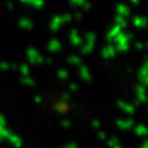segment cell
<instances>
[{
    "mask_svg": "<svg viewBox=\"0 0 148 148\" xmlns=\"http://www.w3.org/2000/svg\"><path fill=\"white\" fill-rule=\"evenodd\" d=\"M147 18L146 16H134L133 20H132V23L134 27L139 28V29H142L147 26Z\"/></svg>",
    "mask_w": 148,
    "mask_h": 148,
    "instance_id": "cell-13",
    "label": "cell"
},
{
    "mask_svg": "<svg viewBox=\"0 0 148 148\" xmlns=\"http://www.w3.org/2000/svg\"><path fill=\"white\" fill-rule=\"evenodd\" d=\"M20 72H21V75H22V77H27V76H29V65L27 64V63H23V64H21L20 65Z\"/></svg>",
    "mask_w": 148,
    "mask_h": 148,
    "instance_id": "cell-26",
    "label": "cell"
},
{
    "mask_svg": "<svg viewBox=\"0 0 148 148\" xmlns=\"http://www.w3.org/2000/svg\"><path fill=\"white\" fill-rule=\"evenodd\" d=\"M34 101H35L36 104H41V103H42V98H41L40 96H35V97H34Z\"/></svg>",
    "mask_w": 148,
    "mask_h": 148,
    "instance_id": "cell-43",
    "label": "cell"
},
{
    "mask_svg": "<svg viewBox=\"0 0 148 148\" xmlns=\"http://www.w3.org/2000/svg\"><path fill=\"white\" fill-rule=\"evenodd\" d=\"M113 148H123L120 145H118V146H116V147H113Z\"/></svg>",
    "mask_w": 148,
    "mask_h": 148,
    "instance_id": "cell-51",
    "label": "cell"
},
{
    "mask_svg": "<svg viewBox=\"0 0 148 148\" xmlns=\"http://www.w3.org/2000/svg\"><path fill=\"white\" fill-rule=\"evenodd\" d=\"M83 36L79 35L77 29H71L70 34H69V41L73 47H82L83 46Z\"/></svg>",
    "mask_w": 148,
    "mask_h": 148,
    "instance_id": "cell-3",
    "label": "cell"
},
{
    "mask_svg": "<svg viewBox=\"0 0 148 148\" xmlns=\"http://www.w3.org/2000/svg\"><path fill=\"white\" fill-rule=\"evenodd\" d=\"M139 105H140V101L135 99V100H134V104H133V106H134V107H136V106H139Z\"/></svg>",
    "mask_w": 148,
    "mask_h": 148,
    "instance_id": "cell-48",
    "label": "cell"
},
{
    "mask_svg": "<svg viewBox=\"0 0 148 148\" xmlns=\"http://www.w3.org/2000/svg\"><path fill=\"white\" fill-rule=\"evenodd\" d=\"M84 3H85V0H71L70 6H72V7H82Z\"/></svg>",
    "mask_w": 148,
    "mask_h": 148,
    "instance_id": "cell-31",
    "label": "cell"
},
{
    "mask_svg": "<svg viewBox=\"0 0 148 148\" xmlns=\"http://www.w3.org/2000/svg\"><path fill=\"white\" fill-rule=\"evenodd\" d=\"M6 8L11 11V10H13V8H14V5H13L12 3H7V4H6Z\"/></svg>",
    "mask_w": 148,
    "mask_h": 148,
    "instance_id": "cell-46",
    "label": "cell"
},
{
    "mask_svg": "<svg viewBox=\"0 0 148 148\" xmlns=\"http://www.w3.org/2000/svg\"><path fill=\"white\" fill-rule=\"evenodd\" d=\"M114 21H116V25H118L121 29H124V28H126L127 27V20L126 19H124L123 16H119V15H117L116 16V19H114Z\"/></svg>",
    "mask_w": 148,
    "mask_h": 148,
    "instance_id": "cell-24",
    "label": "cell"
},
{
    "mask_svg": "<svg viewBox=\"0 0 148 148\" xmlns=\"http://www.w3.org/2000/svg\"><path fill=\"white\" fill-rule=\"evenodd\" d=\"M63 148H78V146H77V143H75V142H70V143L65 145Z\"/></svg>",
    "mask_w": 148,
    "mask_h": 148,
    "instance_id": "cell-39",
    "label": "cell"
},
{
    "mask_svg": "<svg viewBox=\"0 0 148 148\" xmlns=\"http://www.w3.org/2000/svg\"><path fill=\"white\" fill-rule=\"evenodd\" d=\"M127 72H132V69L131 68H127Z\"/></svg>",
    "mask_w": 148,
    "mask_h": 148,
    "instance_id": "cell-50",
    "label": "cell"
},
{
    "mask_svg": "<svg viewBox=\"0 0 148 148\" xmlns=\"http://www.w3.org/2000/svg\"><path fill=\"white\" fill-rule=\"evenodd\" d=\"M0 69L1 70H8L10 69V64L7 62H0Z\"/></svg>",
    "mask_w": 148,
    "mask_h": 148,
    "instance_id": "cell-35",
    "label": "cell"
},
{
    "mask_svg": "<svg viewBox=\"0 0 148 148\" xmlns=\"http://www.w3.org/2000/svg\"><path fill=\"white\" fill-rule=\"evenodd\" d=\"M116 11H117V15L123 16L124 19H126V18H128V16L131 15V10H130V7L126 6V5H124V4H118V5L116 6Z\"/></svg>",
    "mask_w": 148,
    "mask_h": 148,
    "instance_id": "cell-10",
    "label": "cell"
},
{
    "mask_svg": "<svg viewBox=\"0 0 148 148\" xmlns=\"http://www.w3.org/2000/svg\"><path fill=\"white\" fill-rule=\"evenodd\" d=\"M116 54H117V51H116L113 45H107L106 47H104V48L101 49V53H100L101 57L105 58V60L113 58V57L116 56Z\"/></svg>",
    "mask_w": 148,
    "mask_h": 148,
    "instance_id": "cell-5",
    "label": "cell"
},
{
    "mask_svg": "<svg viewBox=\"0 0 148 148\" xmlns=\"http://www.w3.org/2000/svg\"><path fill=\"white\" fill-rule=\"evenodd\" d=\"M116 125L121 131H127L134 126V120L133 119H118L116 121Z\"/></svg>",
    "mask_w": 148,
    "mask_h": 148,
    "instance_id": "cell-7",
    "label": "cell"
},
{
    "mask_svg": "<svg viewBox=\"0 0 148 148\" xmlns=\"http://www.w3.org/2000/svg\"><path fill=\"white\" fill-rule=\"evenodd\" d=\"M123 32V29L118 26V25H114L112 28H111L107 33H106V41L107 42H112L116 38H117V35L120 34Z\"/></svg>",
    "mask_w": 148,
    "mask_h": 148,
    "instance_id": "cell-8",
    "label": "cell"
},
{
    "mask_svg": "<svg viewBox=\"0 0 148 148\" xmlns=\"http://www.w3.org/2000/svg\"><path fill=\"white\" fill-rule=\"evenodd\" d=\"M61 125H62V127H64V128H69V127L71 126V121L68 120V119H63V120L61 121Z\"/></svg>",
    "mask_w": 148,
    "mask_h": 148,
    "instance_id": "cell-33",
    "label": "cell"
},
{
    "mask_svg": "<svg viewBox=\"0 0 148 148\" xmlns=\"http://www.w3.org/2000/svg\"><path fill=\"white\" fill-rule=\"evenodd\" d=\"M26 55L28 57V61L30 64L33 65H40L45 63V57L39 53V50L34 48V47H29L26 50Z\"/></svg>",
    "mask_w": 148,
    "mask_h": 148,
    "instance_id": "cell-1",
    "label": "cell"
},
{
    "mask_svg": "<svg viewBox=\"0 0 148 148\" xmlns=\"http://www.w3.org/2000/svg\"><path fill=\"white\" fill-rule=\"evenodd\" d=\"M21 4L25 5H29L36 10H41L45 6V1L43 0H21Z\"/></svg>",
    "mask_w": 148,
    "mask_h": 148,
    "instance_id": "cell-14",
    "label": "cell"
},
{
    "mask_svg": "<svg viewBox=\"0 0 148 148\" xmlns=\"http://www.w3.org/2000/svg\"><path fill=\"white\" fill-rule=\"evenodd\" d=\"M57 77H58L60 79H62V81H65V79L69 77L68 70H65V69H58V70H57Z\"/></svg>",
    "mask_w": 148,
    "mask_h": 148,
    "instance_id": "cell-27",
    "label": "cell"
},
{
    "mask_svg": "<svg viewBox=\"0 0 148 148\" xmlns=\"http://www.w3.org/2000/svg\"><path fill=\"white\" fill-rule=\"evenodd\" d=\"M95 49V43H83V46L81 47V54L82 55H89Z\"/></svg>",
    "mask_w": 148,
    "mask_h": 148,
    "instance_id": "cell-19",
    "label": "cell"
},
{
    "mask_svg": "<svg viewBox=\"0 0 148 148\" xmlns=\"http://www.w3.org/2000/svg\"><path fill=\"white\" fill-rule=\"evenodd\" d=\"M145 47H146V45L142 43V42H136L135 43V49H138V50H142Z\"/></svg>",
    "mask_w": 148,
    "mask_h": 148,
    "instance_id": "cell-37",
    "label": "cell"
},
{
    "mask_svg": "<svg viewBox=\"0 0 148 148\" xmlns=\"http://www.w3.org/2000/svg\"><path fill=\"white\" fill-rule=\"evenodd\" d=\"M0 126H6V119L1 113H0Z\"/></svg>",
    "mask_w": 148,
    "mask_h": 148,
    "instance_id": "cell-41",
    "label": "cell"
},
{
    "mask_svg": "<svg viewBox=\"0 0 148 148\" xmlns=\"http://www.w3.org/2000/svg\"><path fill=\"white\" fill-rule=\"evenodd\" d=\"M61 20H62V23H68V22L72 21V20H73V18H72V15H71V14L65 13V14L61 15Z\"/></svg>",
    "mask_w": 148,
    "mask_h": 148,
    "instance_id": "cell-30",
    "label": "cell"
},
{
    "mask_svg": "<svg viewBox=\"0 0 148 148\" xmlns=\"http://www.w3.org/2000/svg\"><path fill=\"white\" fill-rule=\"evenodd\" d=\"M19 27L22 28V29H27V30H32L33 27H34V23L33 21L29 19V18H21L18 22Z\"/></svg>",
    "mask_w": 148,
    "mask_h": 148,
    "instance_id": "cell-16",
    "label": "cell"
},
{
    "mask_svg": "<svg viewBox=\"0 0 148 148\" xmlns=\"http://www.w3.org/2000/svg\"><path fill=\"white\" fill-rule=\"evenodd\" d=\"M61 99H62V101H69L70 100V93L69 92H62L61 93Z\"/></svg>",
    "mask_w": 148,
    "mask_h": 148,
    "instance_id": "cell-32",
    "label": "cell"
},
{
    "mask_svg": "<svg viewBox=\"0 0 148 148\" xmlns=\"http://www.w3.org/2000/svg\"><path fill=\"white\" fill-rule=\"evenodd\" d=\"M6 140H7L8 142H11L15 148H21V146H22V139H21L20 136H18V135L13 134V133H11L10 136H8Z\"/></svg>",
    "mask_w": 148,
    "mask_h": 148,
    "instance_id": "cell-17",
    "label": "cell"
},
{
    "mask_svg": "<svg viewBox=\"0 0 148 148\" xmlns=\"http://www.w3.org/2000/svg\"><path fill=\"white\" fill-rule=\"evenodd\" d=\"M107 145H108L111 148H113V147L118 146V145H119V138H118V136H112L111 139H108Z\"/></svg>",
    "mask_w": 148,
    "mask_h": 148,
    "instance_id": "cell-29",
    "label": "cell"
},
{
    "mask_svg": "<svg viewBox=\"0 0 148 148\" xmlns=\"http://www.w3.org/2000/svg\"><path fill=\"white\" fill-rule=\"evenodd\" d=\"M91 125H92V127H95V128H99V127H100V121H99L98 119H93V120L91 121Z\"/></svg>",
    "mask_w": 148,
    "mask_h": 148,
    "instance_id": "cell-36",
    "label": "cell"
},
{
    "mask_svg": "<svg viewBox=\"0 0 148 148\" xmlns=\"http://www.w3.org/2000/svg\"><path fill=\"white\" fill-rule=\"evenodd\" d=\"M139 148H148V141H147V140H143L142 145H141Z\"/></svg>",
    "mask_w": 148,
    "mask_h": 148,
    "instance_id": "cell-45",
    "label": "cell"
},
{
    "mask_svg": "<svg viewBox=\"0 0 148 148\" xmlns=\"http://www.w3.org/2000/svg\"><path fill=\"white\" fill-rule=\"evenodd\" d=\"M98 138L100 140H106V134L103 131H98Z\"/></svg>",
    "mask_w": 148,
    "mask_h": 148,
    "instance_id": "cell-40",
    "label": "cell"
},
{
    "mask_svg": "<svg viewBox=\"0 0 148 148\" xmlns=\"http://www.w3.org/2000/svg\"><path fill=\"white\" fill-rule=\"evenodd\" d=\"M66 62H68L70 65H78V66H79V65L83 64L82 58H81V56H78V55H70V56H68Z\"/></svg>",
    "mask_w": 148,
    "mask_h": 148,
    "instance_id": "cell-18",
    "label": "cell"
},
{
    "mask_svg": "<svg viewBox=\"0 0 148 148\" xmlns=\"http://www.w3.org/2000/svg\"><path fill=\"white\" fill-rule=\"evenodd\" d=\"M55 108L57 110V112L60 113H65L66 112V110H68V103L66 101H60L55 105Z\"/></svg>",
    "mask_w": 148,
    "mask_h": 148,
    "instance_id": "cell-22",
    "label": "cell"
},
{
    "mask_svg": "<svg viewBox=\"0 0 148 148\" xmlns=\"http://www.w3.org/2000/svg\"><path fill=\"white\" fill-rule=\"evenodd\" d=\"M138 78H139V82L141 83L142 86L146 88L148 85V61H147V57L146 56L143 58V64L139 69Z\"/></svg>",
    "mask_w": 148,
    "mask_h": 148,
    "instance_id": "cell-2",
    "label": "cell"
},
{
    "mask_svg": "<svg viewBox=\"0 0 148 148\" xmlns=\"http://www.w3.org/2000/svg\"><path fill=\"white\" fill-rule=\"evenodd\" d=\"M135 93H136V100L141 103H145L147 100V97H146V88L142 86L141 84H138L135 86Z\"/></svg>",
    "mask_w": 148,
    "mask_h": 148,
    "instance_id": "cell-12",
    "label": "cell"
},
{
    "mask_svg": "<svg viewBox=\"0 0 148 148\" xmlns=\"http://www.w3.org/2000/svg\"><path fill=\"white\" fill-rule=\"evenodd\" d=\"M131 4H133V5H140V0H131Z\"/></svg>",
    "mask_w": 148,
    "mask_h": 148,
    "instance_id": "cell-47",
    "label": "cell"
},
{
    "mask_svg": "<svg viewBox=\"0 0 148 148\" xmlns=\"http://www.w3.org/2000/svg\"><path fill=\"white\" fill-rule=\"evenodd\" d=\"M10 68H12V69H18V65H16L15 63H13V64H10Z\"/></svg>",
    "mask_w": 148,
    "mask_h": 148,
    "instance_id": "cell-49",
    "label": "cell"
},
{
    "mask_svg": "<svg viewBox=\"0 0 148 148\" xmlns=\"http://www.w3.org/2000/svg\"><path fill=\"white\" fill-rule=\"evenodd\" d=\"M45 63L48 64V65H51V64H53V58H50V57L45 58Z\"/></svg>",
    "mask_w": 148,
    "mask_h": 148,
    "instance_id": "cell-44",
    "label": "cell"
},
{
    "mask_svg": "<svg viewBox=\"0 0 148 148\" xmlns=\"http://www.w3.org/2000/svg\"><path fill=\"white\" fill-rule=\"evenodd\" d=\"M20 82H21V84H23V85H27V86H34L36 83H35V81L30 77V76H27V77H21V79H20Z\"/></svg>",
    "mask_w": 148,
    "mask_h": 148,
    "instance_id": "cell-25",
    "label": "cell"
},
{
    "mask_svg": "<svg viewBox=\"0 0 148 148\" xmlns=\"http://www.w3.org/2000/svg\"><path fill=\"white\" fill-rule=\"evenodd\" d=\"M117 106H118L119 108H121L123 111H125L127 114H133V113L135 112V107H134L132 104L125 103V101H123V100H118V101H117Z\"/></svg>",
    "mask_w": 148,
    "mask_h": 148,
    "instance_id": "cell-11",
    "label": "cell"
},
{
    "mask_svg": "<svg viewBox=\"0 0 148 148\" xmlns=\"http://www.w3.org/2000/svg\"><path fill=\"white\" fill-rule=\"evenodd\" d=\"M62 25H63V23H62V20H61V15H55V16H53V19H51L49 27H50V30L57 32V30L61 28Z\"/></svg>",
    "mask_w": 148,
    "mask_h": 148,
    "instance_id": "cell-15",
    "label": "cell"
},
{
    "mask_svg": "<svg viewBox=\"0 0 148 148\" xmlns=\"http://www.w3.org/2000/svg\"><path fill=\"white\" fill-rule=\"evenodd\" d=\"M134 133H135L138 136H146L147 133H148V130H147V127H146L145 125L139 124V125H136V126L134 127Z\"/></svg>",
    "mask_w": 148,
    "mask_h": 148,
    "instance_id": "cell-20",
    "label": "cell"
},
{
    "mask_svg": "<svg viewBox=\"0 0 148 148\" xmlns=\"http://www.w3.org/2000/svg\"><path fill=\"white\" fill-rule=\"evenodd\" d=\"M114 49H116L117 53H125L130 49V43L128 45H116Z\"/></svg>",
    "mask_w": 148,
    "mask_h": 148,
    "instance_id": "cell-28",
    "label": "cell"
},
{
    "mask_svg": "<svg viewBox=\"0 0 148 148\" xmlns=\"http://www.w3.org/2000/svg\"><path fill=\"white\" fill-rule=\"evenodd\" d=\"M47 48H48V50L50 53H58V51L62 50V43H61L60 40H57V39L54 38V39H50L49 40V42L47 45Z\"/></svg>",
    "mask_w": 148,
    "mask_h": 148,
    "instance_id": "cell-9",
    "label": "cell"
},
{
    "mask_svg": "<svg viewBox=\"0 0 148 148\" xmlns=\"http://www.w3.org/2000/svg\"><path fill=\"white\" fill-rule=\"evenodd\" d=\"M134 34L133 33H124L121 32L120 34L117 35V38L113 40L116 42V45H128V42L131 40H133Z\"/></svg>",
    "mask_w": 148,
    "mask_h": 148,
    "instance_id": "cell-4",
    "label": "cell"
},
{
    "mask_svg": "<svg viewBox=\"0 0 148 148\" xmlns=\"http://www.w3.org/2000/svg\"><path fill=\"white\" fill-rule=\"evenodd\" d=\"M69 89L71 91H73V92H76L78 90V85L76 83H69Z\"/></svg>",
    "mask_w": 148,
    "mask_h": 148,
    "instance_id": "cell-34",
    "label": "cell"
},
{
    "mask_svg": "<svg viewBox=\"0 0 148 148\" xmlns=\"http://www.w3.org/2000/svg\"><path fill=\"white\" fill-rule=\"evenodd\" d=\"M91 7H92V5H91L90 3H88V1H85V3L83 4V6H82V8H83L84 11H89Z\"/></svg>",
    "mask_w": 148,
    "mask_h": 148,
    "instance_id": "cell-38",
    "label": "cell"
},
{
    "mask_svg": "<svg viewBox=\"0 0 148 148\" xmlns=\"http://www.w3.org/2000/svg\"><path fill=\"white\" fill-rule=\"evenodd\" d=\"M83 39H85L88 43H95L96 40H97V35H96V33H93V32H88V33H85V35H84Z\"/></svg>",
    "mask_w": 148,
    "mask_h": 148,
    "instance_id": "cell-23",
    "label": "cell"
},
{
    "mask_svg": "<svg viewBox=\"0 0 148 148\" xmlns=\"http://www.w3.org/2000/svg\"><path fill=\"white\" fill-rule=\"evenodd\" d=\"M11 133H12V132H11L10 130H7L6 126H0V142L4 141V140H6V139L10 136Z\"/></svg>",
    "mask_w": 148,
    "mask_h": 148,
    "instance_id": "cell-21",
    "label": "cell"
},
{
    "mask_svg": "<svg viewBox=\"0 0 148 148\" xmlns=\"http://www.w3.org/2000/svg\"><path fill=\"white\" fill-rule=\"evenodd\" d=\"M79 77H81L83 81L88 82V83H91V82L93 81L92 75H91V72H90L89 68H88L85 64L79 65Z\"/></svg>",
    "mask_w": 148,
    "mask_h": 148,
    "instance_id": "cell-6",
    "label": "cell"
},
{
    "mask_svg": "<svg viewBox=\"0 0 148 148\" xmlns=\"http://www.w3.org/2000/svg\"><path fill=\"white\" fill-rule=\"evenodd\" d=\"M72 18H75L76 20H81L82 18H83V15H82V13L81 12H76L75 14H73V16Z\"/></svg>",
    "mask_w": 148,
    "mask_h": 148,
    "instance_id": "cell-42",
    "label": "cell"
}]
</instances>
